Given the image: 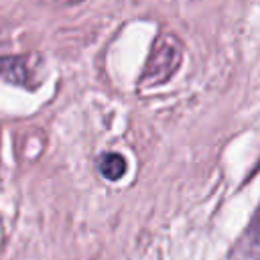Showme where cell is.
<instances>
[{"mask_svg":"<svg viewBox=\"0 0 260 260\" xmlns=\"http://www.w3.org/2000/svg\"><path fill=\"white\" fill-rule=\"evenodd\" d=\"M98 169L108 181H118L126 173V160L118 152H106L100 156Z\"/></svg>","mask_w":260,"mask_h":260,"instance_id":"3","label":"cell"},{"mask_svg":"<svg viewBox=\"0 0 260 260\" xmlns=\"http://www.w3.org/2000/svg\"><path fill=\"white\" fill-rule=\"evenodd\" d=\"M181 57H183L181 43L173 35H160L154 41L152 51L146 59L144 71L140 75V85L154 87V85H160L167 79H171V75L179 69Z\"/></svg>","mask_w":260,"mask_h":260,"instance_id":"1","label":"cell"},{"mask_svg":"<svg viewBox=\"0 0 260 260\" xmlns=\"http://www.w3.org/2000/svg\"><path fill=\"white\" fill-rule=\"evenodd\" d=\"M228 260H260V219L250 223V228L232 248Z\"/></svg>","mask_w":260,"mask_h":260,"instance_id":"2","label":"cell"}]
</instances>
